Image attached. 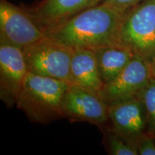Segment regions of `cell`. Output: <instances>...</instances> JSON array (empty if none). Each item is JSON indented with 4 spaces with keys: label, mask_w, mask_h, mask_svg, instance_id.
I'll list each match as a JSON object with an SVG mask.
<instances>
[{
    "label": "cell",
    "mask_w": 155,
    "mask_h": 155,
    "mask_svg": "<svg viewBox=\"0 0 155 155\" xmlns=\"http://www.w3.org/2000/svg\"><path fill=\"white\" fill-rule=\"evenodd\" d=\"M127 10L102 2L75 15L46 36L73 49L94 50L120 45V30Z\"/></svg>",
    "instance_id": "6da1fadb"
},
{
    "label": "cell",
    "mask_w": 155,
    "mask_h": 155,
    "mask_svg": "<svg viewBox=\"0 0 155 155\" xmlns=\"http://www.w3.org/2000/svg\"><path fill=\"white\" fill-rule=\"evenodd\" d=\"M70 83L28 72L17 107L33 123L47 124L63 119L62 102Z\"/></svg>",
    "instance_id": "7a4b0ae2"
},
{
    "label": "cell",
    "mask_w": 155,
    "mask_h": 155,
    "mask_svg": "<svg viewBox=\"0 0 155 155\" xmlns=\"http://www.w3.org/2000/svg\"><path fill=\"white\" fill-rule=\"evenodd\" d=\"M120 45L149 63L155 59V0H143L128 9L122 22Z\"/></svg>",
    "instance_id": "3957f363"
},
{
    "label": "cell",
    "mask_w": 155,
    "mask_h": 155,
    "mask_svg": "<svg viewBox=\"0 0 155 155\" xmlns=\"http://www.w3.org/2000/svg\"><path fill=\"white\" fill-rule=\"evenodd\" d=\"M22 50L29 73L71 83L73 48L45 36Z\"/></svg>",
    "instance_id": "277c9868"
},
{
    "label": "cell",
    "mask_w": 155,
    "mask_h": 155,
    "mask_svg": "<svg viewBox=\"0 0 155 155\" xmlns=\"http://www.w3.org/2000/svg\"><path fill=\"white\" fill-rule=\"evenodd\" d=\"M45 36L25 7L0 0V41L23 49Z\"/></svg>",
    "instance_id": "5b68a950"
},
{
    "label": "cell",
    "mask_w": 155,
    "mask_h": 155,
    "mask_svg": "<svg viewBox=\"0 0 155 155\" xmlns=\"http://www.w3.org/2000/svg\"><path fill=\"white\" fill-rule=\"evenodd\" d=\"M151 78L150 64L134 55L115 78L104 84L99 96L108 105L138 97Z\"/></svg>",
    "instance_id": "8992f818"
},
{
    "label": "cell",
    "mask_w": 155,
    "mask_h": 155,
    "mask_svg": "<svg viewBox=\"0 0 155 155\" xmlns=\"http://www.w3.org/2000/svg\"><path fill=\"white\" fill-rule=\"evenodd\" d=\"M63 117L70 121L88 122L98 127L108 122V105L98 95L70 83L62 102Z\"/></svg>",
    "instance_id": "52a82bcc"
},
{
    "label": "cell",
    "mask_w": 155,
    "mask_h": 155,
    "mask_svg": "<svg viewBox=\"0 0 155 155\" xmlns=\"http://www.w3.org/2000/svg\"><path fill=\"white\" fill-rule=\"evenodd\" d=\"M28 73L22 48L0 41V99L7 108L16 105Z\"/></svg>",
    "instance_id": "ba28073f"
},
{
    "label": "cell",
    "mask_w": 155,
    "mask_h": 155,
    "mask_svg": "<svg viewBox=\"0 0 155 155\" xmlns=\"http://www.w3.org/2000/svg\"><path fill=\"white\" fill-rule=\"evenodd\" d=\"M102 2L104 0H42L25 8L46 35L75 15Z\"/></svg>",
    "instance_id": "9c48e42d"
},
{
    "label": "cell",
    "mask_w": 155,
    "mask_h": 155,
    "mask_svg": "<svg viewBox=\"0 0 155 155\" xmlns=\"http://www.w3.org/2000/svg\"><path fill=\"white\" fill-rule=\"evenodd\" d=\"M108 122L116 132L137 145L147 134L144 106L139 97L108 105Z\"/></svg>",
    "instance_id": "30bf717a"
},
{
    "label": "cell",
    "mask_w": 155,
    "mask_h": 155,
    "mask_svg": "<svg viewBox=\"0 0 155 155\" xmlns=\"http://www.w3.org/2000/svg\"><path fill=\"white\" fill-rule=\"evenodd\" d=\"M70 78L71 83L76 84L99 96L104 83L101 78L92 50L74 49L70 67Z\"/></svg>",
    "instance_id": "8fae6325"
},
{
    "label": "cell",
    "mask_w": 155,
    "mask_h": 155,
    "mask_svg": "<svg viewBox=\"0 0 155 155\" xmlns=\"http://www.w3.org/2000/svg\"><path fill=\"white\" fill-rule=\"evenodd\" d=\"M92 50L104 84L115 78L134 55L132 52L121 45L104 46Z\"/></svg>",
    "instance_id": "7c38bea8"
},
{
    "label": "cell",
    "mask_w": 155,
    "mask_h": 155,
    "mask_svg": "<svg viewBox=\"0 0 155 155\" xmlns=\"http://www.w3.org/2000/svg\"><path fill=\"white\" fill-rule=\"evenodd\" d=\"M103 134V144L109 154L137 155V145L114 130L111 126L98 127Z\"/></svg>",
    "instance_id": "4fadbf2b"
},
{
    "label": "cell",
    "mask_w": 155,
    "mask_h": 155,
    "mask_svg": "<svg viewBox=\"0 0 155 155\" xmlns=\"http://www.w3.org/2000/svg\"><path fill=\"white\" fill-rule=\"evenodd\" d=\"M138 97L142 101L146 114L147 134L155 138V79L152 77Z\"/></svg>",
    "instance_id": "5bb4252c"
},
{
    "label": "cell",
    "mask_w": 155,
    "mask_h": 155,
    "mask_svg": "<svg viewBox=\"0 0 155 155\" xmlns=\"http://www.w3.org/2000/svg\"><path fill=\"white\" fill-rule=\"evenodd\" d=\"M138 154L140 155H155V138L148 134L143 136L137 142Z\"/></svg>",
    "instance_id": "9a60e30c"
},
{
    "label": "cell",
    "mask_w": 155,
    "mask_h": 155,
    "mask_svg": "<svg viewBox=\"0 0 155 155\" xmlns=\"http://www.w3.org/2000/svg\"><path fill=\"white\" fill-rule=\"evenodd\" d=\"M141 1L143 0H104L105 2L121 10H127Z\"/></svg>",
    "instance_id": "2e32d148"
},
{
    "label": "cell",
    "mask_w": 155,
    "mask_h": 155,
    "mask_svg": "<svg viewBox=\"0 0 155 155\" xmlns=\"http://www.w3.org/2000/svg\"><path fill=\"white\" fill-rule=\"evenodd\" d=\"M150 64L151 72H152V77L155 79V59Z\"/></svg>",
    "instance_id": "e0dca14e"
}]
</instances>
